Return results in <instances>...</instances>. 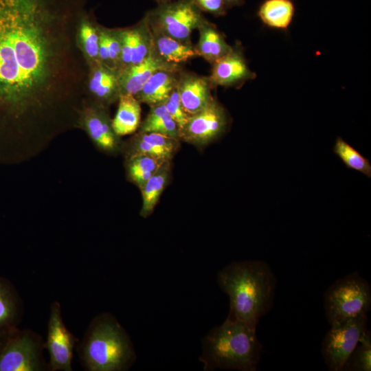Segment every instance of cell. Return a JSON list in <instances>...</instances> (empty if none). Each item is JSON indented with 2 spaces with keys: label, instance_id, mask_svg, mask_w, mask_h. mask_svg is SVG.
<instances>
[{
  "label": "cell",
  "instance_id": "1",
  "mask_svg": "<svg viewBox=\"0 0 371 371\" xmlns=\"http://www.w3.org/2000/svg\"><path fill=\"white\" fill-rule=\"evenodd\" d=\"M87 0H0V146L34 154L77 128L89 65L78 30Z\"/></svg>",
  "mask_w": 371,
  "mask_h": 371
},
{
  "label": "cell",
  "instance_id": "2",
  "mask_svg": "<svg viewBox=\"0 0 371 371\" xmlns=\"http://www.w3.org/2000/svg\"><path fill=\"white\" fill-rule=\"evenodd\" d=\"M217 282L229 298L227 318L256 330L275 296L276 279L269 265L262 260L232 262L218 272Z\"/></svg>",
  "mask_w": 371,
  "mask_h": 371
},
{
  "label": "cell",
  "instance_id": "3",
  "mask_svg": "<svg viewBox=\"0 0 371 371\" xmlns=\"http://www.w3.org/2000/svg\"><path fill=\"white\" fill-rule=\"evenodd\" d=\"M262 346L256 330L241 321L227 317L212 329L202 340L199 360L205 371L216 369L255 371L260 362Z\"/></svg>",
  "mask_w": 371,
  "mask_h": 371
},
{
  "label": "cell",
  "instance_id": "4",
  "mask_svg": "<svg viewBox=\"0 0 371 371\" xmlns=\"http://www.w3.org/2000/svg\"><path fill=\"white\" fill-rule=\"evenodd\" d=\"M78 351L89 371H125L136 359L129 335L109 313L93 319Z\"/></svg>",
  "mask_w": 371,
  "mask_h": 371
},
{
  "label": "cell",
  "instance_id": "5",
  "mask_svg": "<svg viewBox=\"0 0 371 371\" xmlns=\"http://www.w3.org/2000/svg\"><path fill=\"white\" fill-rule=\"evenodd\" d=\"M370 307V285L357 271L336 280L324 294V308L330 325L367 314Z\"/></svg>",
  "mask_w": 371,
  "mask_h": 371
},
{
  "label": "cell",
  "instance_id": "6",
  "mask_svg": "<svg viewBox=\"0 0 371 371\" xmlns=\"http://www.w3.org/2000/svg\"><path fill=\"white\" fill-rule=\"evenodd\" d=\"M146 14L151 29L188 44L192 31L207 21L192 0L160 3Z\"/></svg>",
  "mask_w": 371,
  "mask_h": 371
},
{
  "label": "cell",
  "instance_id": "7",
  "mask_svg": "<svg viewBox=\"0 0 371 371\" xmlns=\"http://www.w3.org/2000/svg\"><path fill=\"white\" fill-rule=\"evenodd\" d=\"M44 343L31 330L16 329L0 352V371H41L47 368L43 357ZM48 368V367H47Z\"/></svg>",
  "mask_w": 371,
  "mask_h": 371
},
{
  "label": "cell",
  "instance_id": "8",
  "mask_svg": "<svg viewBox=\"0 0 371 371\" xmlns=\"http://www.w3.org/2000/svg\"><path fill=\"white\" fill-rule=\"evenodd\" d=\"M367 314L333 324L322 342V353L330 371H342L348 357L367 330Z\"/></svg>",
  "mask_w": 371,
  "mask_h": 371
},
{
  "label": "cell",
  "instance_id": "9",
  "mask_svg": "<svg viewBox=\"0 0 371 371\" xmlns=\"http://www.w3.org/2000/svg\"><path fill=\"white\" fill-rule=\"evenodd\" d=\"M228 118L223 106L214 98L200 111L189 116L179 131L180 141L204 146L225 131Z\"/></svg>",
  "mask_w": 371,
  "mask_h": 371
},
{
  "label": "cell",
  "instance_id": "10",
  "mask_svg": "<svg viewBox=\"0 0 371 371\" xmlns=\"http://www.w3.org/2000/svg\"><path fill=\"white\" fill-rule=\"evenodd\" d=\"M78 128L84 130L102 153L112 155L121 153L122 142L113 129L107 109L87 98L79 114Z\"/></svg>",
  "mask_w": 371,
  "mask_h": 371
},
{
  "label": "cell",
  "instance_id": "11",
  "mask_svg": "<svg viewBox=\"0 0 371 371\" xmlns=\"http://www.w3.org/2000/svg\"><path fill=\"white\" fill-rule=\"evenodd\" d=\"M60 308L58 302H54L50 307L47 340L44 347L49 355V370L71 371L73 352L78 339L66 327Z\"/></svg>",
  "mask_w": 371,
  "mask_h": 371
},
{
  "label": "cell",
  "instance_id": "12",
  "mask_svg": "<svg viewBox=\"0 0 371 371\" xmlns=\"http://www.w3.org/2000/svg\"><path fill=\"white\" fill-rule=\"evenodd\" d=\"M179 139L153 132H139L122 142L121 153L125 159L145 155L172 161L179 147Z\"/></svg>",
  "mask_w": 371,
  "mask_h": 371
},
{
  "label": "cell",
  "instance_id": "13",
  "mask_svg": "<svg viewBox=\"0 0 371 371\" xmlns=\"http://www.w3.org/2000/svg\"><path fill=\"white\" fill-rule=\"evenodd\" d=\"M212 65L211 75L208 77L212 87H236L256 77V74L248 67L242 51L236 47H232L225 55Z\"/></svg>",
  "mask_w": 371,
  "mask_h": 371
},
{
  "label": "cell",
  "instance_id": "14",
  "mask_svg": "<svg viewBox=\"0 0 371 371\" xmlns=\"http://www.w3.org/2000/svg\"><path fill=\"white\" fill-rule=\"evenodd\" d=\"M120 93L117 71L100 63L89 67L87 97L90 101L107 109L118 100Z\"/></svg>",
  "mask_w": 371,
  "mask_h": 371
},
{
  "label": "cell",
  "instance_id": "15",
  "mask_svg": "<svg viewBox=\"0 0 371 371\" xmlns=\"http://www.w3.org/2000/svg\"><path fill=\"white\" fill-rule=\"evenodd\" d=\"M178 67L179 65L164 61L157 56L153 47L150 54L140 63L117 71L120 93L135 96L155 72Z\"/></svg>",
  "mask_w": 371,
  "mask_h": 371
},
{
  "label": "cell",
  "instance_id": "16",
  "mask_svg": "<svg viewBox=\"0 0 371 371\" xmlns=\"http://www.w3.org/2000/svg\"><path fill=\"white\" fill-rule=\"evenodd\" d=\"M208 77L179 74L177 88L183 109L189 117L202 110L213 98Z\"/></svg>",
  "mask_w": 371,
  "mask_h": 371
},
{
  "label": "cell",
  "instance_id": "17",
  "mask_svg": "<svg viewBox=\"0 0 371 371\" xmlns=\"http://www.w3.org/2000/svg\"><path fill=\"white\" fill-rule=\"evenodd\" d=\"M180 67L155 72L135 95L140 103L150 106L164 103L178 84Z\"/></svg>",
  "mask_w": 371,
  "mask_h": 371
},
{
  "label": "cell",
  "instance_id": "18",
  "mask_svg": "<svg viewBox=\"0 0 371 371\" xmlns=\"http://www.w3.org/2000/svg\"><path fill=\"white\" fill-rule=\"evenodd\" d=\"M22 317V304L17 291L7 279L0 277V334L17 329Z\"/></svg>",
  "mask_w": 371,
  "mask_h": 371
},
{
  "label": "cell",
  "instance_id": "19",
  "mask_svg": "<svg viewBox=\"0 0 371 371\" xmlns=\"http://www.w3.org/2000/svg\"><path fill=\"white\" fill-rule=\"evenodd\" d=\"M151 31L155 52L164 61L179 65L199 56L191 44L180 42L155 30Z\"/></svg>",
  "mask_w": 371,
  "mask_h": 371
},
{
  "label": "cell",
  "instance_id": "20",
  "mask_svg": "<svg viewBox=\"0 0 371 371\" xmlns=\"http://www.w3.org/2000/svg\"><path fill=\"white\" fill-rule=\"evenodd\" d=\"M140 102L131 94H121L118 99V107L112 127L118 137L135 133L140 125Z\"/></svg>",
  "mask_w": 371,
  "mask_h": 371
},
{
  "label": "cell",
  "instance_id": "21",
  "mask_svg": "<svg viewBox=\"0 0 371 371\" xmlns=\"http://www.w3.org/2000/svg\"><path fill=\"white\" fill-rule=\"evenodd\" d=\"M171 174V161H167L139 189L142 197L139 214L148 217L154 211Z\"/></svg>",
  "mask_w": 371,
  "mask_h": 371
},
{
  "label": "cell",
  "instance_id": "22",
  "mask_svg": "<svg viewBox=\"0 0 371 371\" xmlns=\"http://www.w3.org/2000/svg\"><path fill=\"white\" fill-rule=\"evenodd\" d=\"M199 40L195 47L199 56L213 64L225 55L231 49L223 35L215 25L206 21L199 28Z\"/></svg>",
  "mask_w": 371,
  "mask_h": 371
},
{
  "label": "cell",
  "instance_id": "23",
  "mask_svg": "<svg viewBox=\"0 0 371 371\" xmlns=\"http://www.w3.org/2000/svg\"><path fill=\"white\" fill-rule=\"evenodd\" d=\"M294 13L291 0H265L258 10V16L265 25L278 30L288 28Z\"/></svg>",
  "mask_w": 371,
  "mask_h": 371
},
{
  "label": "cell",
  "instance_id": "24",
  "mask_svg": "<svg viewBox=\"0 0 371 371\" xmlns=\"http://www.w3.org/2000/svg\"><path fill=\"white\" fill-rule=\"evenodd\" d=\"M145 120L140 123L139 132H153L179 139V127L164 103L150 106Z\"/></svg>",
  "mask_w": 371,
  "mask_h": 371
},
{
  "label": "cell",
  "instance_id": "25",
  "mask_svg": "<svg viewBox=\"0 0 371 371\" xmlns=\"http://www.w3.org/2000/svg\"><path fill=\"white\" fill-rule=\"evenodd\" d=\"M166 161L145 155L126 158L124 161L126 179L139 188Z\"/></svg>",
  "mask_w": 371,
  "mask_h": 371
},
{
  "label": "cell",
  "instance_id": "26",
  "mask_svg": "<svg viewBox=\"0 0 371 371\" xmlns=\"http://www.w3.org/2000/svg\"><path fill=\"white\" fill-rule=\"evenodd\" d=\"M78 40L89 67L99 63L98 26L94 23L89 11L82 16L79 23Z\"/></svg>",
  "mask_w": 371,
  "mask_h": 371
},
{
  "label": "cell",
  "instance_id": "27",
  "mask_svg": "<svg viewBox=\"0 0 371 371\" xmlns=\"http://www.w3.org/2000/svg\"><path fill=\"white\" fill-rule=\"evenodd\" d=\"M371 334L368 329L346 360L342 371H370Z\"/></svg>",
  "mask_w": 371,
  "mask_h": 371
},
{
  "label": "cell",
  "instance_id": "28",
  "mask_svg": "<svg viewBox=\"0 0 371 371\" xmlns=\"http://www.w3.org/2000/svg\"><path fill=\"white\" fill-rule=\"evenodd\" d=\"M333 150L348 168L371 177L369 161L342 138L337 137Z\"/></svg>",
  "mask_w": 371,
  "mask_h": 371
},
{
  "label": "cell",
  "instance_id": "29",
  "mask_svg": "<svg viewBox=\"0 0 371 371\" xmlns=\"http://www.w3.org/2000/svg\"><path fill=\"white\" fill-rule=\"evenodd\" d=\"M121 42V56L119 69H123L131 65L136 36V25L133 27L117 30Z\"/></svg>",
  "mask_w": 371,
  "mask_h": 371
},
{
  "label": "cell",
  "instance_id": "30",
  "mask_svg": "<svg viewBox=\"0 0 371 371\" xmlns=\"http://www.w3.org/2000/svg\"><path fill=\"white\" fill-rule=\"evenodd\" d=\"M166 110L177 124L179 132L185 124L188 116L185 113L180 100L177 85L164 102Z\"/></svg>",
  "mask_w": 371,
  "mask_h": 371
},
{
  "label": "cell",
  "instance_id": "31",
  "mask_svg": "<svg viewBox=\"0 0 371 371\" xmlns=\"http://www.w3.org/2000/svg\"><path fill=\"white\" fill-rule=\"evenodd\" d=\"M108 65L107 67L117 71L120 65L121 42L117 30L106 29Z\"/></svg>",
  "mask_w": 371,
  "mask_h": 371
},
{
  "label": "cell",
  "instance_id": "32",
  "mask_svg": "<svg viewBox=\"0 0 371 371\" xmlns=\"http://www.w3.org/2000/svg\"><path fill=\"white\" fill-rule=\"evenodd\" d=\"M196 7L202 12H209L216 16L224 15L227 8L223 0H192Z\"/></svg>",
  "mask_w": 371,
  "mask_h": 371
},
{
  "label": "cell",
  "instance_id": "33",
  "mask_svg": "<svg viewBox=\"0 0 371 371\" xmlns=\"http://www.w3.org/2000/svg\"><path fill=\"white\" fill-rule=\"evenodd\" d=\"M227 9L231 8L234 6L242 5L244 3V0H223Z\"/></svg>",
  "mask_w": 371,
  "mask_h": 371
},
{
  "label": "cell",
  "instance_id": "34",
  "mask_svg": "<svg viewBox=\"0 0 371 371\" xmlns=\"http://www.w3.org/2000/svg\"><path fill=\"white\" fill-rule=\"evenodd\" d=\"M10 334H0V352L3 347Z\"/></svg>",
  "mask_w": 371,
  "mask_h": 371
},
{
  "label": "cell",
  "instance_id": "35",
  "mask_svg": "<svg viewBox=\"0 0 371 371\" xmlns=\"http://www.w3.org/2000/svg\"><path fill=\"white\" fill-rule=\"evenodd\" d=\"M158 4H160V3H166V2H169V1H173V0H155Z\"/></svg>",
  "mask_w": 371,
  "mask_h": 371
}]
</instances>
